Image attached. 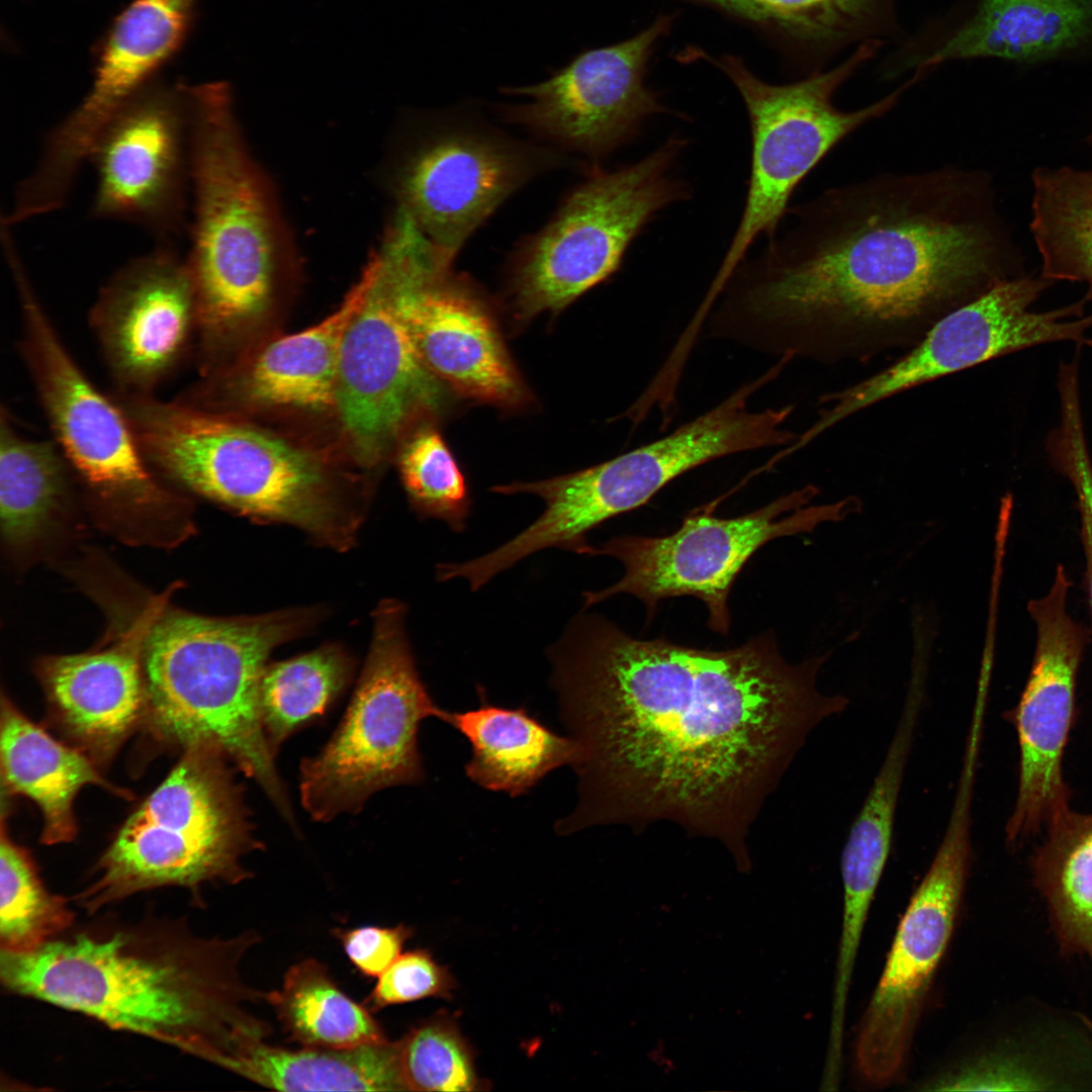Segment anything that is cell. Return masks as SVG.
<instances>
[{
	"instance_id": "1",
	"label": "cell",
	"mask_w": 1092,
	"mask_h": 1092,
	"mask_svg": "<svg viewBox=\"0 0 1092 1092\" xmlns=\"http://www.w3.org/2000/svg\"><path fill=\"white\" fill-rule=\"evenodd\" d=\"M829 656L790 663L771 631L715 650L576 615L548 651L578 745V799L557 832L666 821L745 862L750 828L807 737L848 706L817 689Z\"/></svg>"
},
{
	"instance_id": "2",
	"label": "cell",
	"mask_w": 1092,
	"mask_h": 1092,
	"mask_svg": "<svg viewBox=\"0 0 1092 1092\" xmlns=\"http://www.w3.org/2000/svg\"><path fill=\"white\" fill-rule=\"evenodd\" d=\"M745 259L709 338L822 363L912 348L942 316L1007 280L985 177L947 165L883 173L789 208Z\"/></svg>"
},
{
	"instance_id": "3",
	"label": "cell",
	"mask_w": 1092,
	"mask_h": 1092,
	"mask_svg": "<svg viewBox=\"0 0 1092 1092\" xmlns=\"http://www.w3.org/2000/svg\"><path fill=\"white\" fill-rule=\"evenodd\" d=\"M259 938L254 931L203 937L184 919L152 914L136 922L104 917L73 925L31 951L0 950V979L17 995L220 1067L241 1040L270 1032L245 1007L266 993L240 973Z\"/></svg>"
},
{
	"instance_id": "4",
	"label": "cell",
	"mask_w": 1092,
	"mask_h": 1092,
	"mask_svg": "<svg viewBox=\"0 0 1092 1092\" xmlns=\"http://www.w3.org/2000/svg\"><path fill=\"white\" fill-rule=\"evenodd\" d=\"M307 609L212 618L162 611L143 648L145 720L160 740L183 750L220 751L264 790L289 823L294 817L259 711V684L274 648L314 621Z\"/></svg>"
},
{
	"instance_id": "5",
	"label": "cell",
	"mask_w": 1092,
	"mask_h": 1092,
	"mask_svg": "<svg viewBox=\"0 0 1092 1092\" xmlns=\"http://www.w3.org/2000/svg\"><path fill=\"white\" fill-rule=\"evenodd\" d=\"M152 468L241 514L296 526L348 549L362 517L311 453L225 413L154 395H115Z\"/></svg>"
},
{
	"instance_id": "6",
	"label": "cell",
	"mask_w": 1092,
	"mask_h": 1092,
	"mask_svg": "<svg viewBox=\"0 0 1092 1092\" xmlns=\"http://www.w3.org/2000/svg\"><path fill=\"white\" fill-rule=\"evenodd\" d=\"M191 243L184 258L196 297L201 367L269 304L270 212L236 121L226 82L190 87Z\"/></svg>"
},
{
	"instance_id": "7",
	"label": "cell",
	"mask_w": 1092,
	"mask_h": 1092,
	"mask_svg": "<svg viewBox=\"0 0 1092 1092\" xmlns=\"http://www.w3.org/2000/svg\"><path fill=\"white\" fill-rule=\"evenodd\" d=\"M217 749L195 745L139 805L74 901L87 914L167 886L197 891L251 877L242 858L260 849L242 786Z\"/></svg>"
},
{
	"instance_id": "8",
	"label": "cell",
	"mask_w": 1092,
	"mask_h": 1092,
	"mask_svg": "<svg viewBox=\"0 0 1092 1092\" xmlns=\"http://www.w3.org/2000/svg\"><path fill=\"white\" fill-rule=\"evenodd\" d=\"M880 42H862L837 67L784 85L766 83L733 56L711 58L738 90L747 110L751 160L744 207L736 232L702 300L711 306L732 272L760 236L778 234L791 196L814 167L839 142L890 111L917 75L889 95L861 108L843 111L833 103L837 89L877 52Z\"/></svg>"
},
{
	"instance_id": "9",
	"label": "cell",
	"mask_w": 1092,
	"mask_h": 1092,
	"mask_svg": "<svg viewBox=\"0 0 1092 1092\" xmlns=\"http://www.w3.org/2000/svg\"><path fill=\"white\" fill-rule=\"evenodd\" d=\"M405 607L385 600L373 614L369 652L352 701L323 750L302 761L300 796L316 821L356 813L375 792L422 780L418 730L442 720L420 678L405 631Z\"/></svg>"
},
{
	"instance_id": "10",
	"label": "cell",
	"mask_w": 1092,
	"mask_h": 1092,
	"mask_svg": "<svg viewBox=\"0 0 1092 1092\" xmlns=\"http://www.w3.org/2000/svg\"><path fill=\"white\" fill-rule=\"evenodd\" d=\"M687 146L671 135L641 160L598 170L574 189L516 256L510 292L517 318L556 313L617 272L655 215L689 197L675 172Z\"/></svg>"
},
{
	"instance_id": "11",
	"label": "cell",
	"mask_w": 1092,
	"mask_h": 1092,
	"mask_svg": "<svg viewBox=\"0 0 1092 1092\" xmlns=\"http://www.w3.org/2000/svg\"><path fill=\"white\" fill-rule=\"evenodd\" d=\"M755 442L751 418L737 400L726 397L668 435L598 465L539 481L495 485L491 490L496 493L537 495L545 510L513 539L482 555L480 567L495 576L551 547L588 555L589 531L646 504L681 474L751 451Z\"/></svg>"
},
{
	"instance_id": "12",
	"label": "cell",
	"mask_w": 1092,
	"mask_h": 1092,
	"mask_svg": "<svg viewBox=\"0 0 1092 1092\" xmlns=\"http://www.w3.org/2000/svg\"><path fill=\"white\" fill-rule=\"evenodd\" d=\"M416 263L413 244L390 229L361 276L364 294L343 337L335 407L364 465L375 464L406 427L445 403L446 386L423 361L408 322Z\"/></svg>"
},
{
	"instance_id": "13",
	"label": "cell",
	"mask_w": 1092,
	"mask_h": 1092,
	"mask_svg": "<svg viewBox=\"0 0 1092 1092\" xmlns=\"http://www.w3.org/2000/svg\"><path fill=\"white\" fill-rule=\"evenodd\" d=\"M819 492L806 485L749 514L722 519L707 513L684 519L662 537L615 536L589 554L611 556L624 566L614 584L582 594L584 609L619 594L640 600L651 617L660 601L692 596L708 609L709 628L727 635L731 625L728 599L748 559L772 539L811 533L824 522H839L861 510L855 495L806 507Z\"/></svg>"
},
{
	"instance_id": "14",
	"label": "cell",
	"mask_w": 1092,
	"mask_h": 1092,
	"mask_svg": "<svg viewBox=\"0 0 1092 1092\" xmlns=\"http://www.w3.org/2000/svg\"><path fill=\"white\" fill-rule=\"evenodd\" d=\"M21 317L19 351L40 406L70 468L98 497L136 507L165 506L161 485L115 396L83 372L60 338L22 265L11 270Z\"/></svg>"
},
{
	"instance_id": "15",
	"label": "cell",
	"mask_w": 1092,
	"mask_h": 1092,
	"mask_svg": "<svg viewBox=\"0 0 1092 1092\" xmlns=\"http://www.w3.org/2000/svg\"><path fill=\"white\" fill-rule=\"evenodd\" d=\"M1051 282L1012 277L951 310L892 365L820 398L825 406L799 437L807 446L848 417L897 393L989 360L1037 345L1072 342L1092 348L1085 313L1091 295L1045 311L1031 305Z\"/></svg>"
},
{
	"instance_id": "16",
	"label": "cell",
	"mask_w": 1092,
	"mask_h": 1092,
	"mask_svg": "<svg viewBox=\"0 0 1092 1092\" xmlns=\"http://www.w3.org/2000/svg\"><path fill=\"white\" fill-rule=\"evenodd\" d=\"M974 789L957 785L945 831L900 920L860 1024L855 1060L866 1081L900 1072L930 983L949 943L971 860Z\"/></svg>"
},
{
	"instance_id": "17",
	"label": "cell",
	"mask_w": 1092,
	"mask_h": 1092,
	"mask_svg": "<svg viewBox=\"0 0 1092 1092\" xmlns=\"http://www.w3.org/2000/svg\"><path fill=\"white\" fill-rule=\"evenodd\" d=\"M190 84L158 78L111 118L88 161L96 172V218L144 228L159 244L186 234L190 210Z\"/></svg>"
},
{
	"instance_id": "18",
	"label": "cell",
	"mask_w": 1092,
	"mask_h": 1092,
	"mask_svg": "<svg viewBox=\"0 0 1092 1092\" xmlns=\"http://www.w3.org/2000/svg\"><path fill=\"white\" fill-rule=\"evenodd\" d=\"M1072 581L1059 564L1049 592L1027 603L1036 629L1033 660L1017 705L1004 713L1019 746L1018 791L1005 827L1015 847L1041 833L1069 808L1063 755L1075 713L1077 677L1089 630L1070 614Z\"/></svg>"
},
{
	"instance_id": "19",
	"label": "cell",
	"mask_w": 1092,
	"mask_h": 1092,
	"mask_svg": "<svg viewBox=\"0 0 1092 1092\" xmlns=\"http://www.w3.org/2000/svg\"><path fill=\"white\" fill-rule=\"evenodd\" d=\"M671 24L670 16H660L624 41L581 53L541 83L508 89L528 99L508 114L592 157L612 153L636 138L647 118L666 110L644 77L655 44Z\"/></svg>"
},
{
	"instance_id": "20",
	"label": "cell",
	"mask_w": 1092,
	"mask_h": 1092,
	"mask_svg": "<svg viewBox=\"0 0 1092 1092\" xmlns=\"http://www.w3.org/2000/svg\"><path fill=\"white\" fill-rule=\"evenodd\" d=\"M89 324L118 395H153L183 363L197 330L193 283L173 245L128 261L99 290Z\"/></svg>"
},
{
	"instance_id": "21",
	"label": "cell",
	"mask_w": 1092,
	"mask_h": 1092,
	"mask_svg": "<svg viewBox=\"0 0 1092 1092\" xmlns=\"http://www.w3.org/2000/svg\"><path fill=\"white\" fill-rule=\"evenodd\" d=\"M525 148L474 128L450 127L404 169L403 212L447 264L483 220L536 170Z\"/></svg>"
},
{
	"instance_id": "22",
	"label": "cell",
	"mask_w": 1092,
	"mask_h": 1092,
	"mask_svg": "<svg viewBox=\"0 0 1092 1092\" xmlns=\"http://www.w3.org/2000/svg\"><path fill=\"white\" fill-rule=\"evenodd\" d=\"M198 0H131L96 50L93 79L81 103L44 140L46 162L75 174L121 107L179 53Z\"/></svg>"
},
{
	"instance_id": "23",
	"label": "cell",
	"mask_w": 1092,
	"mask_h": 1092,
	"mask_svg": "<svg viewBox=\"0 0 1092 1092\" xmlns=\"http://www.w3.org/2000/svg\"><path fill=\"white\" fill-rule=\"evenodd\" d=\"M413 277L408 322L429 370L461 396L507 408L524 404L527 389L483 301L433 258H422Z\"/></svg>"
},
{
	"instance_id": "24",
	"label": "cell",
	"mask_w": 1092,
	"mask_h": 1092,
	"mask_svg": "<svg viewBox=\"0 0 1092 1092\" xmlns=\"http://www.w3.org/2000/svg\"><path fill=\"white\" fill-rule=\"evenodd\" d=\"M161 607L162 600H156L109 648L50 656L40 663V679L56 722L96 764L111 760L145 720L143 648Z\"/></svg>"
},
{
	"instance_id": "25",
	"label": "cell",
	"mask_w": 1092,
	"mask_h": 1092,
	"mask_svg": "<svg viewBox=\"0 0 1092 1092\" xmlns=\"http://www.w3.org/2000/svg\"><path fill=\"white\" fill-rule=\"evenodd\" d=\"M1091 46L1092 0H980L918 68L974 58L1033 63Z\"/></svg>"
},
{
	"instance_id": "26",
	"label": "cell",
	"mask_w": 1092,
	"mask_h": 1092,
	"mask_svg": "<svg viewBox=\"0 0 1092 1092\" xmlns=\"http://www.w3.org/2000/svg\"><path fill=\"white\" fill-rule=\"evenodd\" d=\"M0 762L2 788L36 804L43 827L41 842L72 841L77 833L74 801L88 785L117 790L98 772L81 749L68 746L23 715L4 695L1 698Z\"/></svg>"
},
{
	"instance_id": "27",
	"label": "cell",
	"mask_w": 1092,
	"mask_h": 1092,
	"mask_svg": "<svg viewBox=\"0 0 1092 1092\" xmlns=\"http://www.w3.org/2000/svg\"><path fill=\"white\" fill-rule=\"evenodd\" d=\"M365 289L361 277L342 304L320 323L269 343L237 384L258 403L307 411L336 405V386L343 337Z\"/></svg>"
},
{
	"instance_id": "28",
	"label": "cell",
	"mask_w": 1092,
	"mask_h": 1092,
	"mask_svg": "<svg viewBox=\"0 0 1092 1092\" xmlns=\"http://www.w3.org/2000/svg\"><path fill=\"white\" fill-rule=\"evenodd\" d=\"M450 724L470 743L467 777L478 786L512 797L527 793L543 777L573 765L578 745L544 726L524 708L481 704L465 712L445 711Z\"/></svg>"
},
{
	"instance_id": "29",
	"label": "cell",
	"mask_w": 1092,
	"mask_h": 1092,
	"mask_svg": "<svg viewBox=\"0 0 1092 1092\" xmlns=\"http://www.w3.org/2000/svg\"><path fill=\"white\" fill-rule=\"evenodd\" d=\"M265 1039H243L220 1068L282 1091H406L398 1040L333 1050L287 1049Z\"/></svg>"
},
{
	"instance_id": "30",
	"label": "cell",
	"mask_w": 1092,
	"mask_h": 1092,
	"mask_svg": "<svg viewBox=\"0 0 1092 1092\" xmlns=\"http://www.w3.org/2000/svg\"><path fill=\"white\" fill-rule=\"evenodd\" d=\"M1044 831L1031 856L1034 884L1048 904L1062 953L1092 962V814L1069 807Z\"/></svg>"
},
{
	"instance_id": "31",
	"label": "cell",
	"mask_w": 1092,
	"mask_h": 1092,
	"mask_svg": "<svg viewBox=\"0 0 1092 1092\" xmlns=\"http://www.w3.org/2000/svg\"><path fill=\"white\" fill-rule=\"evenodd\" d=\"M265 1000L288 1039L301 1046L343 1050L389 1040L372 1011L343 992L316 959L292 965Z\"/></svg>"
},
{
	"instance_id": "32",
	"label": "cell",
	"mask_w": 1092,
	"mask_h": 1092,
	"mask_svg": "<svg viewBox=\"0 0 1092 1092\" xmlns=\"http://www.w3.org/2000/svg\"><path fill=\"white\" fill-rule=\"evenodd\" d=\"M70 466L54 440L22 436L8 410L0 414V521L14 545L39 535L68 489Z\"/></svg>"
},
{
	"instance_id": "33",
	"label": "cell",
	"mask_w": 1092,
	"mask_h": 1092,
	"mask_svg": "<svg viewBox=\"0 0 1092 1092\" xmlns=\"http://www.w3.org/2000/svg\"><path fill=\"white\" fill-rule=\"evenodd\" d=\"M1033 184L1041 278L1085 282L1092 294V170H1036Z\"/></svg>"
},
{
	"instance_id": "34",
	"label": "cell",
	"mask_w": 1092,
	"mask_h": 1092,
	"mask_svg": "<svg viewBox=\"0 0 1092 1092\" xmlns=\"http://www.w3.org/2000/svg\"><path fill=\"white\" fill-rule=\"evenodd\" d=\"M352 671L349 656L332 645L266 665L259 684V711L274 754L295 730L326 712Z\"/></svg>"
},
{
	"instance_id": "35",
	"label": "cell",
	"mask_w": 1092,
	"mask_h": 1092,
	"mask_svg": "<svg viewBox=\"0 0 1092 1092\" xmlns=\"http://www.w3.org/2000/svg\"><path fill=\"white\" fill-rule=\"evenodd\" d=\"M75 913L43 886L29 853L6 833L0 838V949L31 951L69 930Z\"/></svg>"
},
{
	"instance_id": "36",
	"label": "cell",
	"mask_w": 1092,
	"mask_h": 1092,
	"mask_svg": "<svg viewBox=\"0 0 1092 1092\" xmlns=\"http://www.w3.org/2000/svg\"><path fill=\"white\" fill-rule=\"evenodd\" d=\"M802 43L828 47L864 35L881 0H695Z\"/></svg>"
},
{
	"instance_id": "37",
	"label": "cell",
	"mask_w": 1092,
	"mask_h": 1092,
	"mask_svg": "<svg viewBox=\"0 0 1092 1092\" xmlns=\"http://www.w3.org/2000/svg\"><path fill=\"white\" fill-rule=\"evenodd\" d=\"M398 470L420 516L441 520L457 533L465 529L471 509L468 486L434 426L425 424L405 440L398 455Z\"/></svg>"
},
{
	"instance_id": "38",
	"label": "cell",
	"mask_w": 1092,
	"mask_h": 1092,
	"mask_svg": "<svg viewBox=\"0 0 1092 1092\" xmlns=\"http://www.w3.org/2000/svg\"><path fill=\"white\" fill-rule=\"evenodd\" d=\"M399 1065L406 1091L484 1089L473 1053L456 1021L438 1014L399 1040Z\"/></svg>"
},
{
	"instance_id": "39",
	"label": "cell",
	"mask_w": 1092,
	"mask_h": 1092,
	"mask_svg": "<svg viewBox=\"0 0 1092 1092\" xmlns=\"http://www.w3.org/2000/svg\"><path fill=\"white\" fill-rule=\"evenodd\" d=\"M1060 412V421L1046 439V452L1053 467L1070 481L1075 491L1086 565L1084 584L1092 621V461L1081 403L1065 400Z\"/></svg>"
},
{
	"instance_id": "40",
	"label": "cell",
	"mask_w": 1092,
	"mask_h": 1092,
	"mask_svg": "<svg viewBox=\"0 0 1092 1092\" xmlns=\"http://www.w3.org/2000/svg\"><path fill=\"white\" fill-rule=\"evenodd\" d=\"M455 982L450 972L426 949L401 953L379 977L365 1005L376 1012L420 999L448 998Z\"/></svg>"
},
{
	"instance_id": "41",
	"label": "cell",
	"mask_w": 1092,
	"mask_h": 1092,
	"mask_svg": "<svg viewBox=\"0 0 1092 1092\" xmlns=\"http://www.w3.org/2000/svg\"><path fill=\"white\" fill-rule=\"evenodd\" d=\"M351 964L366 977H379L400 954L411 927L361 926L333 930Z\"/></svg>"
},
{
	"instance_id": "42",
	"label": "cell",
	"mask_w": 1092,
	"mask_h": 1092,
	"mask_svg": "<svg viewBox=\"0 0 1092 1092\" xmlns=\"http://www.w3.org/2000/svg\"><path fill=\"white\" fill-rule=\"evenodd\" d=\"M1065 363H1075V362H1065ZM1062 364H1063V363H1062ZM1076 364H1077V363H1076ZM1060 365H1061V364H1060ZM1077 365H1078V364H1077ZM1078 366H1079V365H1078Z\"/></svg>"
}]
</instances>
